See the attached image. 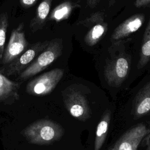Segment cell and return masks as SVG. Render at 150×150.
<instances>
[{"instance_id": "16", "label": "cell", "mask_w": 150, "mask_h": 150, "mask_svg": "<svg viewBox=\"0 0 150 150\" xmlns=\"http://www.w3.org/2000/svg\"><path fill=\"white\" fill-rule=\"evenodd\" d=\"M150 60V17L142 39L139 60L137 67H144Z\"/></svg>"}, {"instance_id": "3", "label": "cell", "mask_w": 150, "mask_h": 150, "mask_svg": "<svg viewBox=\"0 0 150 150\" xmlns=\"http://www.w3.org/2000/svg\"><path fill=\"white\" fill-rule=\"evenodd\" d=\"M64 106L70 114L79 121H85L91 116V110L86 97L74 85L62 91Z\"/></svg>"}, {"instance_id": "2", "label": "cell", "mask_w": 150, "mask_h": 150, "mask_svg": "<svg viewBox=\"0 0 150 150\" xmlns=\"http://www.w3.org/2000/svg\"><path fill=\"white\" fill-rule=\"evenodd\" d=\"M63 48L62 39L54 38L50 40L46 47L32 63L16 76L17 80L21 81L26 80L46 69L61 56Z\"/></svg>"}, {"instance_id": "8", "label": "cell", "mask_w": 150, "mask_h": 150, "mask_svg": "<svg viewBox=\"0 0 150 150\" xmlns=\"http://www.w3.org/2000/svg\"><path fill=\"white\" fill-rule=\"evenodd\" d=\"M24 23H20L11 32L10 39L5 49L1 64L6 65L23 53L28 48V42L26 39Z\"/></svg>"}, {"instance_id": "22", "label": "cell", "mask_w": 150, "mask_h": 150, "mask_svg": "<svg viewBox=\"0 0 150 150\" xmlns=\"http://www.w3.org/2000/svg\"><path fill=\"white\" fill-rule=\"evenodd\" d=\"M108 150H111V149H108Z\"/></svg>"}, {"instance_id": "15", "label": "cell", "mask_w": 150, "mask_h": 150, "mask_svg": "<svg viewBox=\"0 0 150 150\" xmlns=\"http://www.w3.org/2000/svg\"><path fill=\"white\" fill-rule=\"evenodd\" d=\"M79 6V4L70 1L63 2L52 10L49 16V20L59 22L67 19L73 10Z\"/></svg>"}, {"instance_id": "20", "label": "cell", "mask_w": 150, "mask_h": 150, "mask_svg": "<svg viewBox=\"0 0 150 150\" xmlns=\"http://www.w3.org/2000/svg\"><path fill=\"white\" fill-rule=\"evenodd\" d=\"M143 139L142 145L146 146L145 150H150V132L146 135Z\"/></svg>"}, {"instance_id": "11", "label": "cell", "mask_w": 150, "mask_h": 150, "mask_svg": "<svg viewBox=\"0 0 150 150\" xmlns=\"http://www.w3.org/2000/svg\"><path fill=\"white\" fill-rule=\"evenodd\" d=\"M150 112V81L137 93L134 100L132 113L137 120L147 115Z\"/></svg>"}, {"instance_id": "5", "label": "cell", "mask_w": 150, "mask_h": 150, "mask_svg": "<svg viewBox=\"0 0 150 150\" xmlns=\"http://www.w3.org/2000/svg\"><path fill=\"white\" fill-rule=\"evenodd\" d=\"M50 40L37 42L31 45L15 60L0 68V73L6 77L18 76L46 47Z\"/></svg>"}, {"instance_id": "4", "label": "cell", "mask_w": 150, "mask_h": 150, "mask_svg": "<svg viewBox=\"0 0 150 150\" xmlns=\"http://www.w3.org/2000/svg\"><path fill=\"white\" fill-rule=\"evenodd\" d=\"M63 74L64 70L60 68H56L43 73L27 83L26 92L36 97L47 95L55 88L62 79Z\"/></svg>"}, {"instance_id": "6", "label": "cell", "mask_w": 150, "mask_h": 150, "mask_svg": "<svg viewBox=\"0 0 150 150\" xmlns=\"http://www.w3.org/2000/svg\"><path fill=\"white\" fill-rule=\"evenodd\" d=\"M130 64V57L125 53H121L109 60L104 70L108 84L112 87L121 86L129 74Z\"/></svg>"}, {"instance_id": "13", "label": "cell", "mask_w": 150, "mask_h": 150, "mask_svg": "<svg viewBox=\"0 0 150 150\" xmlns=\"http://www.w3.org/2000/svg\"><path fill=\"white\" fill-rule=\"evenodd\" d=\"M52 0H42L37 8L35 16L30 22L29 28L34 33L42 29L45 26L49 14Z\"/></svg>"}, {"instance_id": "12", "label": "cell", "mask_w": 150, "mask_h": 150, "mask_svg": "<svg viewBox=\"0 0 150 150\" xmlns=\"http://www.w3.org/2000/svg\"><path fill=\"white\" fill-rule=\"evenodd\" d=\"M21 84L13 81L0 73V103H12L19 99Z\"/></svg>"}, {"instance_id": "10", "label": "cell", "mask_w": 150, "mask_h": 150, "mask_svg": "<svg viewBox=\"0 0 150 150\" xmlns=\"http://www.w3.org/2000/svg\"><path fill=\"white\" fill-rule=\"evenodd\" d=\"M144 21L145 15L143 13H137L132 15L114 30L111 36V40L115 42L128 37L139 29Z\"/></svg>"}, {"instance_id": "18", "label": "cell", "mask_w": 150, "mask_h": 150, "mask_svg": "<svg viewBox=\"0 0 150 150\" xmlns=\"http://www.w3.org/2000/svg\"><path fill=\"white\" fill-rule=\"evenodd\" d=\"M38 0H19L21 5L24 8H29L34 5Z\"/></svg>"}, {"instance_id": "21", "label": "cell", "mask_w": 150, "mask_h": 150, "mask_svg": "<svg viewBox=\"0 0 150 150\" xmlns=\"http://www.w3.org/2000/svg\"><path fill=\"white\" fill-rule=\"evenodd\" d=\"M87 4L88 6H89L90 8H94L97 5V4L99 3L100 0H86Z\"/></svg>"}, {"instance_id": "14", "label": "cell", "mask_w": 150, "mask_h": 150, "mask_svg": "<svg viewBox=\"0 0 150 150\" xmlns=\"http://www.w3.org/2000/svg\"><path fill=\"white\" fill-rule=\"evenodd\" d=\"M111 117V111L106 110L103 113L101 120L97 127L94 141V150H100L104 144L107 137Z\"/></svg>"}, {"instance_id": "9", "label": "cell", "mask_w": 150, "mask_h": 150, "mask_svg": "<svg viewBox=\"0 0 150 150\" xmlns=\"http://www.w3.org/2000/svg\"><path fill=\"white\" fill-rule=\"evenodd\" d=\"M149 132L150 129L144 124H138L124 133L111 150H137L144 137Z\"/></svg>"}, {"instance_id": "17", "label": "cell", "mask_w": 150, "mask_h": 150, "mask_svg": "<svg viewBox=\"0 0 150 150\" xmlns=\"http://www.w3.org/2000/svg\"><path fill=\"white\" fill-rule=\"evenodd\" d=\"M8 26V16L6 13L0 14V64H1Z\"/></svg>"}, {"instance_id": "7", "label": "cell", "mask_w": 150, "mask_h": 150, "mask_svg": "<svg viewBox=\"0 0 150 150\" xmlns=\"http://www.w3.org/2000/svg\"><path fill=\"white\" fill-rule=\"evenodd\" d=\"M88 28L84 36V42L89 46L97 44L106 35L108 24L104 21V13L97 12L92 13L88 17L77 23Z\"/></svg>"}, {"instance_id": "1", "label": "cell", "mask_w": 150, "mask_h": 150, "mask_svg": "<svg viewBox=\"0 0 150 150\" xmlns=\"http://www.w3.org/2000/svg\"><path fill=\"white\" fill-rule=\"evenodd\" d=\"M64 129L58 122L49 118H42L25 127L21 134L30 144L46 145L60 140Z\"/></svg>"}, {"instance_id": "19", "label": "cell", "mask_w": 150, "mask_h": 150, "mask_svg": "<svg viewBox=\"0 0 150 150\" xmlns=\"http://www.w3.org/2000/svg\"><path fill=\"white\" fill-rule=\"evenodd\" d=\"M150 5V0H135V5L137 8L145 6Z\"/></svg>"}]
</instances>
